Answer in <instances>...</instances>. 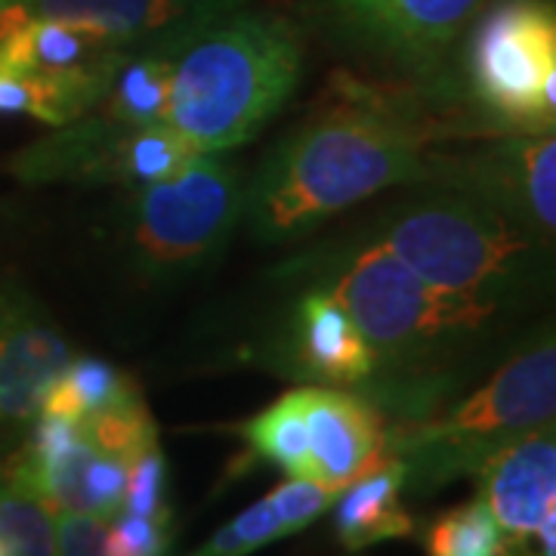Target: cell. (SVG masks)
Returning a JSON list of instances; mask_svg holds the SVG:
<instances>
[{"label":"cell","instance_id":"25","mask_svg":"<svg viewBox=\"0 0 556 556\" xmlns=\"http://www.w3.org/2000/svg\"><path fill=\"white\" fill-rule=\"evenodd\" d=\"M121 510L137 514V517H174L170 495H167V457L161 452V445H152L146 455H139L130 464Z\"/></svg>","mask_w":556,"mask_h":556},{"label":"cell","instance_id":"21","mask_svg":"<svg viewBox=\"0 0 556 556\" xmlns=\"http://www.w3.org/2000/svg\"><path fill=\"white\" fill-rule=\"evenodd\" d=\"M251 455L276 464L288 477H309V452H306V424H303V408H300L298 390L278 396L269 408L244 420L236 427Z\"/></svg>","mask_w":556,"mask_h":556},{"label":"cell","instance_id":"20","mask_svg":"<svg viewBox=\"0 0 556 556\" xmlns=\"http://www.w3.org/2000/svg\"><path fill=\"white\" fill-rule=\"evenodd\" d=\"M137 383L124 371H118L115 365L97 356H72L60 371V378L53 380L40 415L84 420V417L100 415L105 408L137 396Z\"/></svg>","mask_w":556,"mask_h":556},{"label":"cell","instance_id":"13","mask_svg":"<svg viewBox=\"0 0 556 556\" xmlns=\"http://www.w3.org/2000/svg\"><path fill=\"white\" fill-rule=\"evenodd\" d=\"M433 182L457 186L495 201L529 232L554 248L556 232V137L504 134L455 142Z\"/></svg>","mask_w":556,"mask_h":556},{"label":"cell","instance_id":"26","mask_svg":"<svg viewBox=\"0 0 556 556\" xmlns=\"http://www.w3.org/2000/svg\"><path fill=\"white\" fill-rule=\"evenodd\" d=\"M56 547L60 556H121L112 541L105 519L80 517V514H56Z\"/></svg>","mask_w":556,"mask_h":556},{"label":"cell","instance_id":"9","mask_svg":"<svg viewBox=\"0 0 556 556\" xmlns=\"http://www.w3.org/2000/svg\"><path fill=\"white\" fill-rule=\"evenodd\" d=\"M137 47L60 20H31L0 10V65L16 72L35 100L31 118L60 127L87 115L118 65Z\"/></svg>","mask_w":556,"mask_h":556},{"label":"cell","instance_id":"19","mask_svg":"<svg viewBox=\"0 0 556 556\" xmlns=\"http://www.w3.org/2000/svg\"><path fill=\"white\" fill-rule=\"evenodd\" d=\"M186 40L189 38L146 43V47L130 50L127 60L118 65L109 90L90 112H100L105 118L134 124V127L167 124L174 60Z\"/></svg>","mask_w":556,"mask_h":556},{"label":"cell","instance_id":"11","mask_svg":"<svg viewBox=\"0 0 556 556\" xmlns=\"http://www.w3.org/2000/svg\"><path fill=\"white\" fill-rule=\"evenodd\" d=\"M489 0H328L338 35L402 78L439 75Z\"/></svg>","mask_w":556,"mask_h":556},{"label":"cell","instance_id":"14","mask_svg":"<svg viewBox=\"0 0 556 556\" xmlns=\"http://www.w3.org/2000/svg\"><path fill=\"white\" fill-rule=\"evenodd\" d=\"M72 350L47 309L20 285H0V473L38 424Z\"/></svg>","mask_w":556,"mask_h":556},{"label":"cell","instance_id":"2","mask_svg":"<svg viewBox=\"0 0 556 556\" xmlns=\"http://www.w3.org/2000/svg\"><path fill=\"white\" fill-rule=\"evenodd\" d=\"M291 276L328 291L353 316L378 358V380L365 399L378 405L383 396H399V420L430 412L442 390L439 371L501 325V318L424 285L371 232L294 263Z\"/></svg>","mask_w":556,"mask_h":556},{"label":"cell","instance_id":"22","mask_svg":"<svg viewBox=\"0 0 556 556\" xmlns=\"http://www.w3.org/2000/svg\"><path fill=\"white\" fill-rule=\"evenodd\" d=\"M0 556H60L53 514L0 477Z\"/></svg>","mask_w":556,"mask_h":556},{"label":"cell","instance_id":"17","mask_svg":"<svg viewBox=\"0 0 556 556\" xmlns=\"http://www.w3.org/2000/svg\"><path fill=\"white\" fill-rule=\"evenodd\" d=\"M309 477L321 485L343 489L383 455L387 420L375 402L338 387H298Z\"/></svg>","mask_w":556,"mask_h":556},{"label":"cell","instance_id":"10","mask_svg":"<svg viewBox=\"0 0 556 556\" xmlns=\"http://www.w3.org/2000/svg\"><path fill=\"white\" fill-rule=\"evenodd\" d=\"M56 514L109 519L121 510L130 464L102 452L78 420L40 415L22 452L0 473Z\"/></svg>","mask_w":556,"mask_h":556},{"label":"cell","instance_id":"15","mask_svg":"<svg viewBox=\"0 0 556 556\" xmlns=\"http://www.w3.org/2000/svg\"><path fill=\"white\" fill-rule=\"evenodd\" d=\"M273 365L288 378L362 396L378 380V358L353 316L316 285H303L294 300L273 343Z\"/></svg>","mask_w":556,"mask_h":556},{"label":"cell","instance_id":"3","mask_svg":"<svg viewBox=\"0 0 556 556\" xmlns=\"http://www.w3.org/2000/svg\"><path fill=\"white\" fill-rule=\"evenodd\" d=\"M417 186L371 223V236L439 294L501 321L517 313L544 278L551 244L477 192Z\"/></svg>","mask_w":556,"mask_h":556},{"label":"cell","instance_id":"7","mask_svg":"<svg viewBox=\"0 0 556 556\" xmlns=\"http://www.w3.org/2000/svg\"><path fill=\"white\" fill-rule=\"evenodd\" d=\"M470 31L464 90L507 134L556 130V13L551 0H497Z\"/></svg>","mask_w":556,"mask_h":556},{"label":"cell","instance_id":"18","mask_svg":"<svg viewBox=\"0 0 556 556\" xmlns=\"http://www.w3.org/2000/svg\"><path fill=\"white\" fill-rule=\"evenodd\" d=\"M331 510L338 541L353 554L415 535V517L405 507V467L393 455H380L365 473L346 482Z\"/></svg>","mask_w":556,"mask_h":556},{"label":"cell","instance_id":"5","mask_svg":"<svg viewBox=\"0 0 556 556\" xmlns=\"http://www.w3.org/2000/svg\"><path fill=\"white\" fill-rule=\"evenodd\" d=\"M556 343L544 328L522 340L473 393L445 408L387 424L383 455L405 467V495H433L467 479L510 439L554 424Z\"/></svg>","mask_w":556,"mask_h":556},{"label":"cell","instance_id":"23","mask_svg":"<svg viewBox=\"0 0 556 556\" xmlns=\"http://www.w3.org/2000/svg\"><path fill=\"white\" fill-rule=\"evenodd\" d=\"M420 541L427 556H497V529L479 497L439 514Z\"/></svg>","mask_w":556,"mask_h":556},{"label":"cell","instance_id":"24","mask_svg":"<svg viewBox=\"0 0 556 556\" xmlns=\"http://www.w3.org/2000/svg\"><path fill=\"white\" fill-rule=\"evenodd\" d=\"M288 535H294V532L281 517L273 495H263L257 504H251L248 510H241L239 517L229 519L223 529H217L199 551L186 556H248Z\"/></svg>","mask_w":556,"mask_h":556},{"label":"cell","instance_id":"12","mask_svg":"<svg viewBox=\"0 0 556 556\" xmlns=\"http://www.w3.org/2000/svg\"><path fill=\"white\" fill-rule=\"evenodd\" d=\"M473 479L497 529V556H556L554 424L501 445Z\"/></svg>","mask_w":556,"mask_h":556},{"label":"cell","instance_id":"4","mask_svg":"<svg viewBox=\"0 0 556 556\" xmlns=\"http://www.w3.org/2000/svg\"><path fill=\"white\" fill-rule=\"evenodd\" d=\"M303 38L278 13L229 10L179 47L167 127L192 152H236L294 97Z\"/></svg>","mask_w":556,"mask_h":556},{"label":"cell","instance_id":"1","mask_svg":"<svg viewBox=\"0 0 556 556\" xmlns=\"http://www.w3.org/2000/svg\"><path fill=\"white\" fill-rule=\"evenodd\" d=\"M504 134L457 80L334 72L244 182L241 223L266 244L303 239L393 186L433 182L455 142Z\"/></svg>","mask_w":556,"mask_h":556},{"label":"cell","instance_id":"6","mask_svg":"<svg viewBox=\"0 0 556 556\" xmlns=\"http://www.w3.org/2000/svg\"><path fill=\"white\" fill-rule=\"evenodd\" d=\"M244 179L232 152H199L170 177L130 189L124 241L149 276L195 273L239 229Z\"/></svg>","mask_w":556,"mask_h":556},{"label":"cell","instance_id":"16","mask_svg":"<svg viewBox=\"0 0 556 556\" xmlns=\"http://www.w3.org/2000/svg\"><path fill=\"white\" fill-rule=\"evenodd\" d=\"M244 3L248 0H0V10L72 22L124 47H146L192 38L201 25Z\"/></svg>","mask_w":556,"mask_h":556},{"label":"cell","instance_id":"8","mask_svg":"<svg viewBox=\"0 0 556 556\" xmlns=\"http://www.w3.org/2000/svg\"><path fill=\"white\" fill-rule=\"evenodd\" d=\"M199 155L167 124L134 127L100 112L53 127L13 155V177L28 186H124L139 189L170 177Z\"/></svg>","mask_w":556,"mask_h":556}]
</instances>
